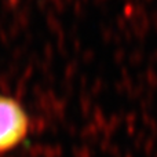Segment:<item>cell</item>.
I'll use <instances>...</instances> for the list:
<instances>
[{
	"mask_svg": "<svg viewBox=\"0 0 157 157\" xmlns=\"http://www.w3.org/2000/svg\"><path fill=\"white\" fill-rule=\"evenodd\" d=\"M32 130L30 116L14 97L0 94V156L19 147Z\"/></svg>",
	"mask_w": 157,
	"mask_h": 157,
	"instance_id": "1",
	"label": "cell"
}]
</instances>
